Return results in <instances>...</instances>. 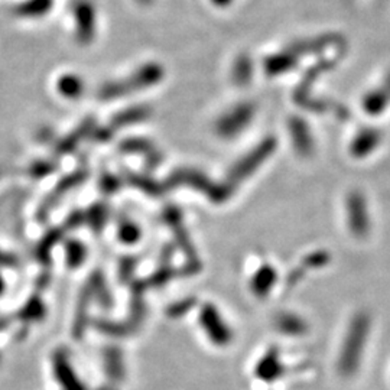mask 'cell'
I'll use <instances>...</instances> for the list:
<instances>
[{
    "instance_id": "obj_1",
    "label": "cell",
    "mask_w": 390,
    "mask_h": 390,
    "mask_svg": "<svg viewBox=\"0 0 390 390\" xmlns=\"http://www.w3.org/2000/svg\"><path fill=\"white\" fill-rule=\"evenodd\" d=\"M55 376H57L63 390H86L84 384L77 379L76 373L63 357L55 360Z\"/></svg>"
}]
</instances>
